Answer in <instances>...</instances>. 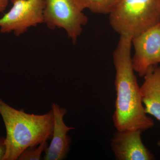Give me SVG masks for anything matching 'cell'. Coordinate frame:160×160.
I'll use <instances>...</instances> for the list:
<instances>
[{
	"label": "cell",
	"instance_id": "cell-1",
	"mask_svg": "<svg viewBox=\"0 0 160 160\" xmlns=\"http://www.w3.org/2000/svg\"><path fill=\"white\" fill-rule=\"evenodd\" d=\"M132 39L120 35L113 52L116 99L112 120L118 131L143 132L152 128L154 122L145 111L140 87L134 74L131 55Z\"/></svg>",
	"mask_w": 160,
	"mask_h": 160
},
{
	"label": "cell",
	"instance_id": "cell-2",
	"mask_svg": "<svg viewBox=\"0 0 160 160\" xmlns=\"http://www.w3.org/2000/svg\"><path fill=\"white\" fill-rule=\"evenodd\" d=\"M0 114L6 130L2 160H18L27 148L38 146L52 138L54 116L52 109L43 115L29 114L24 109L12 108L0 98Z\"/></svg>",
	"mask_w": 160,
	"mask_h": 160
},
{
	"label": "cell",
	"instance_id": "cell-3",
	"mask_svg": "<svg viewBox=\"0 0 160 160\" xmlns=\"http://www.w3.org/2000/svg\"><path fill=\"white\" fill-rule=\"evenodd\" d=\"M109 20L115 31L132 38L160 22V0H120Z\"/></svg>",
	"mask_w": 160,
	"mask_h": 160
},
{
	"label": "cell",
	"instance_id": "cell-4",
	"mask_svg": "<svg viewBox=\"0 0 160 160\" xmlns=\"http://www.w3.org/2000/svg\"><path fill=\"white\" fill-rule=\"evenodd\" d=\"M44 23L48 29H64L75 44L88 18L78 0H44Z\"/></svg>",
	"mask_w": 160,
	"mask_h": 160
},
{
	"label": "cell",
	"instance_id": "cell-5",
	"mask_svg": "<svg viewBox=\"0 0 160 160\" xmlns=\"http://www.w3.org/2000/svg\"><path fill=\"white\" fill-rule=\"evenodd\" d=\"M12 7L0 18V32L19 37L44 23V0H11Z\"/></svg>",
	"mask_w": 160,
	"mask_h": 160
},
{
	"label": "cell",
	"instance_id": "cell-6",
	"mask_svg": "<svg viewBox=\"0 0 160 160\" xmlns=\"http://www.w3.org/2000/svg\"><path fill=\"white\" fill-rule=\"evenodd\" d=\"M134 48L132 60L134 71L144 77L148 69L160 63V22L132 38Z\"/></svg>",
	"mask_w": 160,
	"mask_h": 160
},
{
	"label": "cell",
	"instance_id": "cell-7",
	"mask_svg": "<svg viewBox=\"0 0 160 160\" xmlns=\"http://www.w3.org/2000/svg\"><path fill=\"white\" fill-rule=\"evenodd\" d=\"M142 131H118L112 138L111 146L116 159L152 160L153 155L146 148L141 138Z\"/></svg>",
	"mask_w": 160,
	"mask_h": 160
},
{
	"label": "cell",
	"instance_id": "cell-8",
	"mask_svg": "<svg viewBox=\"0 0 160 160\" xmlns=\"http://www.w3.org/2000/svg\"><path fill=\"white\" fill-rule=\"evenodd\" d=\"M52 110L54 116L53 134L50 145L45 152L44 160H62L67 157L71 145V137L67 133L75 128L66 126L64 122L66 109L53 103Z\"/></svg>",
	"mask_w": 160,
	"mask_h": 160
},
{
	"label": "cell",
	"instance_id": "cell-9",
	"mask_svg": "<svg viewBox=\"0 0 160 160\" xmlns=\"http://www.w3.org/2000/svg\"><path fill=\"white\" fill-rule=\"evenodd\" d=\"M144 77L140 92L145 111L160 122V67H150Z\"/></svg>",
	"mask_w": 160,
	"mask_h": 160
},
{
	"label": "cell",
	"instance_id": "cell-10",
	"mask_svg": "<svg viewBox=\"0 0 160 160\" xmlns=\"http://www.w3.org/2000/svg\"><path fill=\"white\" fill-rule=\"evenodd\" d=\"M120 0H78L83 10L88 9L91 12L109 14Z\"/></svg>",
	"mask_w": 160,
	"mask_h": 160
},
{
	"label": "cell",
	"instance_id": "cell-11",
	"mask_svg": "<svg viewBox=\"0 0 160 160\" xmlns=\"http://www.w3.org/2000/svg\"><path fill=\"white\" fill-rule=\"evenodd\" d=\"M29 147L25 149L20 155V160H40L43 152H45L48 148L47 141H44L38 146Z\"/></svg>",
	"mask_w": 160,
	"mask_h": 160
},
{
	"label": "cell",
	"instance_id": "cell-12",
	"mask_svg": "<svg viewBox=\"0 0 160 160\" xmlns=\"http://www.w3.org/2000/svg\"><path fill=\"white\" fill-rule=\"evenodd\" d=\"M5 138L0 137V160H2L6 153V147L5 144Z\"/></svg>",
	"mask_w": 160,
	"mask_h": 160
},
{
	"label": "cell",
	"instance_id": "cell-13",
	"mask_svg": "<svg viewBox=\"0 0 160 160\" xmlns=\"http://www.w3.org/2000/svg\"><path fill=\"white\" fill-rule=\"evenodd\" d=\"M9 0H0V13L3 12L7 8Z\"/></svg>",
	"mask_w": 160,
	"mask_h": 160
},
{
	"label": "cell",
	"instance_id": "cell-14",
	"mask_svg": "<svg viewBox=\"0 0 160 160\" xmlns=\"http://www.w3.org/2000/svg\"><path fill=\"white\" fill-rule=\"evenodd\" d=\"M158 145L160 147V141H159L158 142Z\"/></svg>",
	"mask_w": 160,
	"mask_h": 160
}]
</instances>
